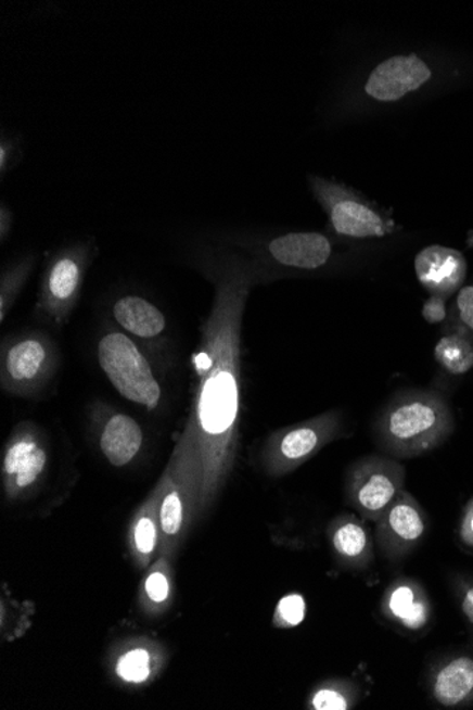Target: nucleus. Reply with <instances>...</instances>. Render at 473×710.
<instances>
[{"mask_svg": "<svg viewBox=\"0 0 473 710\" xmlns=\"http://www.w3.org/2000/svg\"><path fill=\"white\" fill-rule=\"evenodd\" d=\"M215 299L202 325L201 343L193 355L196 396L188 424L201 459L197 517L215 500L233 466L241 392V327L253 272L230 259L210 267Z\"/></svg>", "mask_w": 473, "mask_h": 710, "instance_id": "1", "label": "nucleus"}, {"mask_svg": "<svg viewBox=\"0 0 473 710\" xmlns=\"http://www.w3.org/2000/svg\"><path fill=\"white\" fill-rule=\"evenodd\" d=\"M99 255L94 239L78 240L46 255L39 291L35 304V318L62 329L80 304L82 287L88 271Z\"/></svg>", "mask_w": 473, "mask_h": 710, "instance_id": "2", "label": "nucleus"}, {"mask_svg": "<svg viewBox=\"0 0 473 710\" xmlns=\"http://www.w3.org/2000/svg\"><path fill=\"white\" fill-rule=\"evenodd\" d=\"M171 477L159 508L161 542L157 556L174 560L197 517L201 459L192 427L187 424L171 454Z\"/></svg>", "mask_w": 473, "mask_h": 710, "instance_id": "3", "label": "nucleus"}, {"mask_svg": "<svg viewBox=\"0 0 473 710\" xmlns=\"http://www.w3.org/2000/svg\"><path fill=\"white\" fill-rule=\"evenodd\" d=\"M449 415L438 398L412 394L397 398L379 421V438L393 456L411 457L437 444L447 433Z\"/></svg>", "mask_w": 473, "mask_h": 710, "instance_id": "4", "label": "nucleus"}, {"mask_svg": "<svg viewBox=\"0 0 473 710\" xmlns=\"http://www.w3.org/2000/svg\"><path fill=\"white\" fill-rule=\"evenodd\" d=\"M59 364L57 345L48 332L8 335L0 352V388L9 396L34 397L53 380Z\"/></svg>", "mask_w": 473, "mask_h": 710, "instance_id": "5", "label": "nucleus"}, {"mask_svg": "<svg viewBox=\"0 0 473 710\" xmlns=\"http://www.w3.org/2000/svg\"><path fill=\"white\" fill-rule=\"evenodd\" d=\"M97 359L120 396L146 410H156L162 398L161 383L133 338L120 329H106L97 342Z\"/></svg>", "mask_w": 473, "mask_h": 710, "instance_id": "6", "label": "nucleus"}, {"mask_svg": "<svg viewBox=\"0 0 473 710\" xmlns=\"http://www.w3.org/2000/svg\"><path fill=\"white\" fill-rule=\"evenodd\" d=\"M50 467L48 438L36 423L15 427L2 454L4 498L17 503L30 498L43 485Z\"/></svg>", "mask_w": 473, "mask_h": 710, "instance_id": "7", "label": "nucleus"}, {"mask_svg": "<svg viewBox=\"0 0 473 710\" xmlns=\"http://www.w3.org/2000/svg\"><path fill=\"white\" fill-rule=\"evenodd\" d=\"M338 416L324 413L298 426L278 431L267 440L261 453L264 470L272 477L295 471L336 438Z\"/></svg>", "mask_w": 473, "mask_h": 710, "instance_id": "8", "label": "nucleus"}, {"mask_svg": "<svg viewBox=\"0 0 473 710\" xmlns=\"http://www.w3.org/2000/svg\"><path fill=\"white\" fill-rule=\"evenodd\" d=\"M315 198L328 212L333 229L337 234L354 239H372L389 233L392 227L374 208L349 198L341 189L332 187L322 179L310 178Z\"/></svg>", "mask_w": 473, "mask_h": 710, "instance_id": "9", "label": "nucleus"}, {"mask_svg": "<svg viewBox=\"0 0 473 710\" xmlns=\"http://www.w3.org/2000/svg\"><path fill=\"white\" fill-rule=\"evenodd\" d=\"M168 662L166 648L156 639L133 637L113 648L110 671L120 684L141 686L155 681Z\"/></svg>", "mask_w": 473, "mask_h": 710, "instance_id": "10", "label": "nucleus"}, {"mask_svg": "<svg viewBox=\"0 0 473 710\" xmlns=\"http://www.w3.org/2000/svg\"><path fill=\"white\" fill-rule=\"evenodd\" d=\"M400 484V468L386 459L372 458L361 462L351 473L350 495L357 508L378 515L392 505Z\"/></svg>", "mask_w": 473, "mask_h": 710, "instance_id": "11", "label": "nucleus"}, {"mask_svg": "<svg viewBox=\"0 0 473 710\" xmlns=\"http://www.w3.org/2000/svg\"><path fill=\"white\" fill-rule=\"evenodd\" d=\"M171 477V464H168L155 489L141 507L136 510L129 523L128 546L133 561L139 569L146 570L157 558L161 542L159 508L162 498L168 490Z\"/></svg>", "mask_w": 473, "mask_h": 710, "instance_id": "12", "label": "nucleus"}, {"mask_svg": "<svg viewBox=\"0 0 473 710\" xmlns=\"http://www.w3.org/2000/svg\"><path fill=\"white\" fill-rule=\"evenodd\" d=\"M430 78L431 69L416 54L396 55L373 69L366 92L378 101H397L419 90Z\"/></svg>", "mask_w": 473, "mask_h": 710, "instance_id": "13", "label": "nucleus"}, {"mask_svg": "<svg viewBox=\"0 0 473 710\" xmlns=\"http://www.w3.org/2000/svg\"><path fill=\"white\" fill-rule=\"evenodd\" d=\"M110 315L120 331L139 341H155L165 335L168 318L151 300L136 292L115 296Z\"/></svg>", "mask_w": 473, "mask_h": 710, "instance_id": "14", "label": "nucleus"}, {"mask_svg": "<svg viewBox=\"0 0 473 710\" xmlns=\"http://www.w3.org/2000/svg\"><path fill=\"white\" fill-rule=\"evenodd\" d=\"M416 272L425 290L445 299L465 280L466 259L457 250L430 245L417 255Z\"/></svg>", "mask_w": 473, "mask_h": 710, "instance_id": "15", "label": "nucleus"}, {"mask_svg": "<svg viewBox=\"0 0 473 710\" xmlns=\"http://www.w3.org/2000/svg\"><path fill=\"white\" fill-rule=\"evenodd\" d=\"M273 262L295 270L315 271L327 266L332 244L327 236L317 231H295L276 237L267 245Z\"/></svg>", "mask_w": 473, "mask_h": 710, "instance_id": "16", "label": "nucleus"}, {"mask_svg": "<svg viewBox=\"0 0 473 710\" xmlns=\"http://www.w3.org/2000/svg\"><path fill=\"white\" fill-rule=\"evenodd\" d=\"M143 443H145V434L133 417L114 411L102 421L99 430V447L111 466L117 468L129 466L141 453Z\"/></svg>", "mask_w": 473, "mask_h": 710, "instance_id": "17", "label": "nucleus"}, {"mask_svg": "<svg viewBox=\"0 0 473 710\" xmlns=\"http://www.w3.org/2000/svg\"><path fill=\"white\" fill-rule=\"evenodd\" d=\"M174 575L171 559L165 556H157L145 570L139 586L138 605L150 619L164 616L170 609L174 600Z\"/></svg>", "mask_w": 473, "mask_h": 710, "instance_id": "18", "label": "nucleus"}, {"mask_svg": "<svg viewBox=\"0 0 473 710\" xmlns=\"http://www.w3.org/2000/svg\"><path fill=\"white\" fill-rule=\"evenodd\" d=\"M473 690V660L458 658L440 670L434 695L444 707H456Z\"/></svg>", "mask_w": 473, "mask_h": 710, "instance_id": "19", "label": "nucleus"}, {"mask_svg": "<svg viewBox=\"0 0 473 710\" xmlns=\"http://www.w3.org/2000/svg\"><path fill=\"white\" fill-rule=\"evenodd\" d=\"M37 263L35 253L23 255V257L9 263L0 276V322H7L13 305L21 296L23 288L34 272Z\"/></svg>", "mask_w": 473, "mask_h": 710, "instance_id": "20", "label": "nucleus"}, {"mask_svg": "<svg viewBox=\"0 0 473 710\" xmlns=\"http://www.w3.org/2000/svg\"><path fill=\"white\" fill-rule=\"evenodd\" d=\"M435 359L452 375H463L473 368V346L465 338L451 335L435 346Z\"/></svg>", "mask_w": 473, "mask_h": 710, "instance_id": "21", "label": "nucleus"}, {"mask_svg": "<svg viewBox=\"0 0 473 710\" xmlns=\"http://www.w3.org/2000/svg\"><path fill=\"white\" fill-rule=\"evenodd\" d=\"M389 529L405 541H417L424 533V521L419 510L406 498L389 505L387 512Z\"/></svg>", "mask_w": 473, "mask_h": 710, "instance_id": "22", "label": "nucleus"}, {"mask_svg": "<svg viewBox=\"0 0 473 710\" xmlns=\"http://www.w3.org/2000/svg\"><path fill=\"white\" fill-rule=\"evenodd\" d=\"M333 545L338 554L346 558H357L363 554L366 545H368V536L360 524L347 522L336 529L335 535H333Z\"/></svg>", "mask_w": 473, "mask_h": 710, "instance_id": "23", "label": "nucleus"}, {"mask_svg": "<svg viewBox=\"0 0 473 710\" xmlns=\"http://www.w3.org/2000/svg\"><path fill=\"white\" fill-rule=\"evenodd\" d=\"M389 609L398 617L405 620V623L410 626H419L425 621V610L421 605H414V593L410 587H398L393 593L392 600H389Z\"/></svg>", "mask_w": 473, "mask_h": 710, "instance_id": "24", "label": "nucleus"}, {"mask_svg": "<svg viewBox=\"0 0 473 710\" xmlns=\"http://www.w3.org/2000/svg\"><path fill=\"white\" fill-rule=\"evenodd\" d=\"M306 603L301 594H287L278 601L273 624L278 629H294L305 620Z\"/></svg>", "mask_w": 473, "mask_h": 710, "instance_id": "25", "label": "nucleus"}, {"mask_svg": "<svg viewBox=\"0 0 473 710\" xmlns=\"http://www.w3.org/2000/svg\"><path fill=\"white\" fill-rule=\"evenodd\" d=\"M22 157V139L2 132V138H0V178L3 179L9 172L15 169L21 164Z\"/></svg>", "mask_w": 473, "mask_h": 710, "instance_id": "26", "label": "nucleus"}, {"mask_svg": "<svg viewBox=\"0 0 473 710\" xmlns=\"http://www.w3.org/2000/svg\"><path fill=\"white\" fill-rule=\"evenodd\" d=\"M312 709L315 710H346L349 709V702H347L345 696L341 693H337L335 689L324 688L318 690L317 694L312 696Z\"/></svg>", "mask_w": 473, "mask_h": 710, "instance_id": "27", "label": "nucleus"}, {"mask_svg": "<svg viewBox=\"0 0 473 710\" xmlns=\"http://www.w3.org/2000/svg\"><path fill=\"white\" fill-rule=\"evenodd\" d=\"M458 309L462 322H465L473 331V287H465L459 291Z\"/></svg>", "mask_w": 473, "mask_h": 710, "instance_id": "28", "label": "nucleus"}, {"mask_svg": "<svg viewBox=\"0 0 473 710\" xmlns=\"http://www.w3.org/2000/svg\"><path fill=\"white\" fill-rule=\"evenodd\" d=\"M424 319L429 324H438L443 322L445 319V301L440 296L434 295L431 296L429 301L424 304L423 308Z\"/></svg>", "mask_w": 473, "mask_h": 710, "instance_id": "29", "label": "nucleus"}, {"mask_svg": "<svg viewBox=\"0 0 473 710\" xmlns=\"http://www.w3.org/2000/svg\"><path fill=\"white\" fill-rule=\"evenodd\" d=\"M12 226L13 213L11 207L2 203L0 204V241H2V244L7 243V240L11 237Z\"/></svg>", "mask_w": 473, "mask_h": 710, "instance_id": "30", "label": "nucleus"}, {"mask_svg": "<svg viewBox=\"0 0 473 710\" xmlns=\"http://www.w3.org/2000/svg\"><path fill=\"white\" fill-rule=\"evenodd\" d=\"M462 610L465 612L468 620L473 624V588L466 593L465 598L462 601Z\"/></svg>", "mask_w": 473, "mask_h": 710, "instance_id": "31", "label": "nucleus"}, {"mask_svg": "<svg viewBox=\"0 0 473 710\" xmlns=\"http://www.w3.org/2000/svg\"><path fill=\"white\" fill-rule=\"evenodd\" d=\"M471 529H472V532H473V515H472V518H471Z\"/></svg>", "mask_w": 473, "mask_h": 710, "instance_id": "32", "label": "nucleus"}]
</instances>
